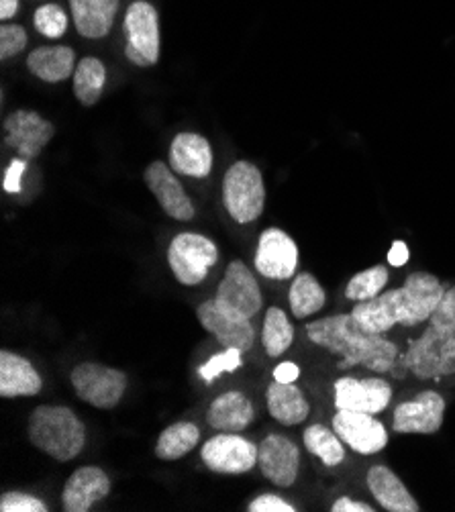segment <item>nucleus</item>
I'll list each match as a JSON object with an SVG mask.
<instances>
[{
    "instance_id": "20",
    "label": "nucleus",
    "mask_w": 455,
    "mask_h": 512,
    "mask_svg": "<svg viewBox=\"0 0 455 512\" xmlns=\"http://www.w3.org/2000/svg\"><path fill=\"white\" fill-rule=\"evenodd\" d=\"M170 166L182 176L207 178L213 170L211 143L198 133H180L170 145Z\"/></svg>"
},
{
    "instance_id": "25",
    "label": "nucleus",
    "mask_w": 455,
    "mask_h": 512,
    "mask_svg": "<svg viewBox=\"0 0 455 512\" xmlns=\"http://www.w3.org/2000/svg\"><path fill=\"white\" fill-rule=\"evenodd\" d=\"M268 413L282 425H300L311 415V404L300 388L284 382H272L266 392Z\"/></svg>"
},
{
    "instance_id": "14",
    "label": "nucleus",
    "mask_w": 455,
    "mask_h": 512,
    "mask_svg": "<svg viewBox=\"0 0 455 512\" xmlns=\"http://www.w3.org/2000/svg\"><path fill=\"white\" fill-rule=\"evenodd\" d=\"M196 317L202 329L213 333L221 345L239 349L241 353L254 347L256 329L251 325V319H241L227 313L215 302V298L202 302L196 309Z\"/></svg>"
},
{
    "instance_id": "9",
    "label": "nucleus",
    "mask_w": 455,
    "mask_h": 512,
    "mask_svg": "<svg viewBox=\"0 0 455 512\" xmlns=\"http://www.w3.org/2000/svg\"><path fill=\"white\" fill-rule=\"evenodd\" d=\"M200 459L215 474L239 476L256 468L258 447L237 433L221 431L202 445Z\"/></svg>"
},
{
    "instance_id": "13",
    "label": "nucleus",
    "mask_w": 455,
    "mask_h": 512,
    "mask_svg": "<svg viewBox=\"0 0 455 512\" xmlns=\"http://www.w3.org/2000/svg\"><path fill=\"white\" fill-rule=\"evenodd\" d=\"M335 406L337 411H356L378 415L392 400V388L382 378L356 380L351 376L335 382Z\"/></svg>"
},
{
    "instance_id": "37",
    "label": "nucleus",
    "mask_w": 455,
    "mask_h": 512,
    "mask_svg": "<svg viewBox=\"0 0 455 512\" xmlns=\"http://www.w3.org/2000/svg\"><path fill=\"white\" fill-rule=\"evenodd\" d=\"M429 323L449 329V331H455V286L443 292Z\"/></svg>"
},
{
    "instance_id": "5",
    "label": "nucleus",
    "mask_w": 455,
    "mask_h": 512,
    "mask_svg": "<svg viewBox=\"0 0 455 512\" xmlns=\"http://www.w3.org/2000/svg\"><path fill=\"white\" fill-rule=\"evenodd\" d=\"M223 200L227 213L241 225L254 223L264 213L266 186L262 172L251 162H237L223 180Z\"/></svg>"
},
{
    "instance_id": "11",
    "label": "nucleus",
    "mask_w": 455,
    "mask_h": 512,
    "mask_svg": "<svg viewBox=\"0 0 455 512\" xmlns=\"http://www.w3.org/2000/svg\"><path fill=\"white\" fill-rule=\"evenodd\" d=\"M445 417V400L435 390L417 394L415 400L394 408L392 429L400 435H433L441 429Z\"/></svg>"
},
{
    "instance_id": "38",
    "label": "nucleus",
    "mask_w": 455,
    "mask_h": 512,
    "mask_svg": "<svg viewBox=\"0 0 455 512\" xmlns=\"http://www.w3.org/2000/svg\"><path fill=\"white\" fill-rule=\"evenodd\" d=\"M247 510L249 512H294L296 508L276 494H264V496H258L256 500H251Z\"/></svg>"
},
{
    "instance_id": "29",
    "label": "nucleus",
    "mask_w": 455,
    "mask_h": 512,
    "mask_svg": "<svg viewBox=\"0 0 455 512\" xmlns=\"http://www.w3.org/2000/svg\"><path fill=\"white\" fill-rule=\"evenodd\" d=\"M200 441V431L194 423H174L170 425L156 443V455L164 462H176V459L188 455Z\"/></svg>"
},
{
    "instance_id": "3",
    "label": "nucleus",
    "mask_w": 455,
    "mask_h": 512,
    "mask_svg": "<svg viewBox=\"0 0 455 512\" xmlns=\"http://www.w3.org/2000/svg\"><path fill=\"white\" fill-rule=\"evenodd\" d=\"M29 441L58 462L78 457L86 443V427L68 406L43 404L29 417Z\"/></svg>"
},
{
    "instance_id": "10",
    "label": "nucleus",
    "mask_w": 455,
    "mask_h": 512,
    "mask_svg": "<svg viewBox=\"0 0 455 512\" xmlns=\"http://www.w3.org/2000/svg\"><path fill=\"white\" fill-rule=\"evenodd\" d=\"M215 302L227 313L241 319H254L264 304L256 276L239 260L227 266V272L217 288Z\"/></svg>"
},
{
    "instance_id": "36",
    "label": "nucleus",
    "mask_w": 455,
    "mask_h": 512,
    "mask_svg": "<svg viewBox=\"0 0 455 512\" xmlns=\"http://www.w3.org/2000/svg\"><path fill=\"white\" fill-rule=\"evenodd\" d=\"M3 512H47V504L25 492H7L0 498Z\"/></svg>"
},
{
    "instance_id": "40",
    "label": "nucleus",
    "mask_w": 455,
    "mask_h": 512,
    "mask_svg": "<svg viewBox=\"0 0 455 512\" xmlns=\"http://www.w3.org/2000/svg\"><path fill=\"white\" fill-rule=\"evenodd\" d=\"M409 262V247L404 241H394L392 249L388 251V264L394 268H402Z\"/></svg>"
},
{
    "instance_id": "21",
    "label": "nucleus",
    "mask_w": 455,
    "mask_h": 512,
    "mask_svg": "<svg viewBox=\"0 0 455 512\" xmlns=\"http://www.w3.org/2000/svg\"><path fill=\"white\" fill-rule=\"evenodd\" d=\"M43 388L41 376L27 357L11 351H0V396H37Z\"/></svg>"
},
{
    "instance_id": "26",
    "label": "nucleus",
    "mask_w": 455,
    "mask_h": 512,
    "mask_svg": "<svg viewBox=\"0 0 455 512\" xmlns=\"http://www.w3.org/2000/svg\"><path fill=\"white\" fill-rule=\"evenodd\" d=\"M27 68L43 82H64L76 72V54L72 47H37L27 58Z\"/></svg>"
},
{
    "instance_id": "4",
    "label": "nucleus",
    "mask_w": 455,
    "mask_h": 512,
    "mask_svg": "<svg viewBox=\"0 0 455 512\" xmlns=\"http://www.w3.org/2000/svg\"><path fill=\"white\" fill-rule=\"evenodd\" d=\"M402 366L419 380H439L455 374V331L431 325L411 341Z\"/></svg>"
},
{
    "instance_id": "30",
    "label": "nucleus",
    "mask_w": 455,
    "mask_h": 512,
    "mask_svg": "<svg viewBox=\"0 0 455 512\" xmlns=\"http://www.w3.org/2000/svg\"><path fill=\"white\" fill-rule=\"evenodd\" d=\"M294 341V327L288 319V315L278 309V306H272L266 313L264 319V331H262V343L264 349L270 357H280L284 355Z\"/></svg>"
},
{
    "instance_id": "39",
    "label": "nucleus",
    "mask_w": 455,
    "mask_h": 512,
    "mask_svg": "<svg viewBox=\"0 0 455 512\" xmlns=\"http://www.w3.org/2000/svg\"><path fill=\"white\" fill-rule=\"evenodd\" d=\"M25 168H27V160H23V158H17L9 164V168L5 172V182H3V188L7 192H19L21 190V178H23Z\"/></svg>"
},
{
    "instance_id": "19",
    "label": "nucleus",
    "mask_w": 455,
    "mask_h": 512,
    "mask_svg": "<svg viewBox=\"0 0 455 512\" xmlns=\"http://www.w3.org/2000/svg\"><path fill=\"white\" fill-rule=\"evenodd\" d=\"M111 494V478L96 466L78 468L64 486L62 504L66 512H88Z\"/></svg>"
},
{
    "instance_id": "27",
    "label": "nucleus",
    "mask_w": 455,
    "mask_h": 512,
    "mask_svg": "<svg viewBox=\"0 0 455 512\" xmlns=\"http://www.w3.org/2000/svg\"><path fill=\"white\" fill-rule=\"evenodd\" d=\"M325 300H327L325 290L313 274L305 272L294 278L288 292V302H290V311L296 319H307L319 313L325 306Z\"/></svg>"
},
{
    "instance_id": "8",
    "label": "nucleus",
    "mask_w": 455,
    "mask_h": 512,
    "mask_svg": "<svg viewBox=\"0 0 455 512\" xmlns=\"http://www.w3.org/2000/svg\"><path fill=\"white\" fill-rule=\"evenodd\" d=\"M70 382L80 400H84L94 408H103V411H111V408H115L127 390L125 372L100 366L94 362L76 366L72 370Z\"/></svg>"
},
{
    "instance_id": "24",
    "label": "nucleus",
    "mask_w": 455,
    "mask_h": 512,
    "mask_svg": "<svg viewBox=\"0 0 455 512\" xmlns=\"http://www.w3.org/2000/svg\"><path fill=\"white\" fill-rule=\"evenodd\" d=\"M70 11L80 35L105 37L119 13V0H70Z\"/></svg>"
},
{
    "instance_id": "7",
    "label": "nucleus",
    "mask_w": 455,
    "mask_h": 512,
    "mask_svg": "<svg viewBox=\"0 0 455 512\" xmlns=\"http://www.w3.org/2000/svg\"><path fill=\"white\" fill-rule=\"evenodd\" d=\"M123 31L127 35L125 56L139 68H149L160 60V19L158 11L145 0H137L125 15Z\"/></svg>"
},
{
    "instance_id": "28",
    "label": "nucleus",
    "mask_w": 455,
    "mask_h": 512,
    "mask_svg": "<svg viewBox=\"0 0 455 512\" xmlns=\"http://www.w3.org/2000/svg\"><path fill=\"white\" fill-rule=\"evenodd\" d=\"M107 80L105 64L96 58H84L74 72V96L84 107H94L103 96Z\"/></svg>"
},
{
    "instance_id": "41",
    "label": "nucleus",
    "mask_w": 455,
    "mask_h": 512,
    "mask_svg": "<svg viewBox=\"0 0 455 512\" xmlns=\"http://www.w3.org/2000/svg\"><path fill=\"white\" fill-rule=\"evenodd\" d=\"M331 510H333V512H374V508H372L370 504L360 502V500H351V498H347V496L335 500V504H333Z\"/></svg>"
},
{
    "instance_id": "43",
    "label": "nucleus",
    "mask_w": 455,
    "mask_h": 512,
    "mask_svg": "<svg viewBox=\"0 0 455 512\" xmlns=\"http://www.w3.org/2000/svg\"><path fill=\"white\" fill-rule=\"evenodd\" d=\"M19 9V0H0V19H13Z\"/></svg>"
},
{
    "instance_id": "42",
    "label": "nucleus",
    "mask_w": 455,
    "mask_h": 512,
    "mask_svg": "<svg viewBox=\"0 0 455 512\" xmlns=\"http://www.w3.org/2000/svg\"><path fill=\"white\" fill-rule=\"evenodd\" d=\"M298 376H300V370H298V366L292 364V362H284V364H280V366L274 370V380H276V382L292 384V382H296Z\"/></svg>"
},
{
    "instance_id": "22",
    "label": "nucleus",
    "mask_w": 455,
    "mask_h": 512,
    "mask_svg": "<svg viewBox=\"0 0 455 512\" xmlns=\"http://www.w3.org/2000/svg\"><path fill=\"white\" fill-rule=\"evenodd\" d=\"M256 413L251 400L241 392H225L213 400L207 413L209 427L223 433H241L254 423Z\"/></svg>"
},
{
    "instance_id": "23",
    "label": "nucleus",
    "mask_w": 455,
    "mask_h": 512,
    "mask_svg": "<svg viewBox=\"0 0 455 512\" xmlns=\"http://www.w3.org/2000/svg\"><path fill=\"white\" fill-rule=\"evenodd\" d=\"M368 488L372 496L378 500V504L390 512H419V502L411 496L400 482V478L386 466H374L368 472Z\"/></svg>"
},
{
    "instance_id": "32",
    "label": "nucleus",
    "mask_w": 455,
    "mask_h": 512,
    "mask_svg": "<svg viewBox=\"0 0 455 512\" xmlns=\"http://www.w3.org/2000/svg\"><path fill=\"white\" fill-rule=\"evenodd\" d=\"M388 280H390V276H388V268L386 266H374L370 270H364V272L356 274L347 282L345 298L356 300V302L372 300L374 296L382 294V290L388 284Z\"/></svg>"
},
{
    "instance_id": "1",
    "label": "nucleus",
    "mask_w": 455,
    "mask_h": 512,
    "mask_svg": "<svg viewBox=\"0 0 455 512\" xmlns=\"http://www.w3.org/2000/svg\"><path fill=\"white\" fill-rule=\"evenodd\" d=\"M443 286L429 272H413L404 286L358 302L351 315L368 331L384 335L394 325L415 327L431 319L443 296Z\"/></svg>"
},
{
    "instance_id": "17",
    "label": "nucleus",
    "mask_w": 455,
    "mask_h": 512,
    "mask_svg": "<svg viewBox=\"0 0 455 512\" xmlns=\"http://www.w3.org/2000/svg\"><path fill=\"white\" fill-rule=\"evenodd\" d=\"M333 431L341 437L343 443L362 455H374L388 443L384 425L368 413L337 411L333 417Z\"/></svg>"
},
{
    "instance_id": "35",
    "label": "nucleus",
    "mask_w": 455,
    "mask_h": 512,
    "mask_svg": "<svg viewBox=\"0 0 455 512\" xmlns=\"http://www.w3.org/2000/svg\"><path fill=\"white\" fill-rule=\"evenodd\" d=\"M27 45V31L21 25L5 23L0 27V58L9 60L23 51Z\"/></svg>"
},
{
    "instance_id": "2",
    "label": "nucleus",
    "mask_w": 455,
    "mask_h": 512,
    "mask_svg": "<svg viewBox=\"0 0 455 512\" xmlns=\"http://www.w3.org/2000/svg\"><path fill=\"white\" fill-rule=\"evenodd\" d=\"M309 339L341 357V370L364 366L370 372L386 374L394 368L398 347L384 335L368 331L351 313L323 317L307 325Z\"/></svg>"
},
{
    "instance_id": "6",
    "label": "nucleus",
    "mask_w": 455,
    "mask_h": 512,
    "mask_svg": "<svg viewBox=\"0 0 455 512\" xmlns=\"http://www.w3.org/2000/svg\"><path fill=\"white\" fill-rule=\"evenodd\" d=\"M219 260L217 245L198 233H180L168 249V264L176 280L184 286H198Z\"/></svg>"
},
{
    "instance_id": "16",
    "label": "nucleus",
    "mask_w": 455,
    "mask_h": 512,
    "mask_svg": "<svg viewBox=\"0 0 455 512\" xmlns=\"http://www.w3.org/2000/svg\"><path fill=\"white\" fill-rule=\"evenodd\" d=\"M258 466L262 474L280 488H290L300 470V451L292 439L284 435H268L258 445Z\"/></svg>"
},
{
    "instance_id": "15",
    "label": "nucleus",
    "mask_w": 455,
    "mask_h": 512,
    "mask_svg": "<svg viewBox=\"0 0 455 512\" xmlns=\"http://www.w3.org/2000/svg\"><path fill=\"white\" fill-rule=\"evenodd\" d=\"M298 266V247L282 229H266L256 251V268L264 278L290 280Z\"/></svg>"
},
{
    "instance_id": "31",
    "label": "nucleus",
    "mask_w": 455,
    "mask_h": 512,
    "mask_svg": "<svg viewBox=\"0 0 455 512\" xmlns=\"http://www.w3.org/2000/svg\"><path fill=\"white\" fill-rule=\"evenodd\" d=\"M302 439H305V447L313 455H317L327 468H335L345 459V449H343L341 437L323 425L307 427Z\"/></svg>"
},
{
    "instance_id": "33",
    "label": "nucleus",
    "mask_w": 455,
    "mask_h": 512,
    "mask_svg": "<svg viewBox=\"0 0 455 512\" xmlns=\"http://www.w3.org/2000/svg\"><path fill=\"white\" fill-rule=\"evenodd\" d=\"M33 23L41 35L56 39V37H62L68 29V15L60 5H43L35 11Z\"/></svg>"
},
{
    "instance_id": "34",
    "label": "nucleus",
    "mask_w": 455,
    "mask_h": 512,
    "mask_svg": "<svg viewBox=\"0 0 455 512\" xmlns=\"http://www.w3.org/2000/svg\"><path fill=\"white\" fill-rule=\"evenodd\" d=\"M241 351L239 349H233V347H227L223 353H217L213 355L211 360L198 368V376L205 380L207 384H213L215 378L223 372H235L243 362H241Z\"/></svg>"
},
{
    "instance_id": "12",
    "label": "nucleus",
    "mask_w": 455,
    "mask_h": 512,
    "mask_svg": "<svg viewBox=\"0 0 455 512\" xmlns=\"http://www.w3.org/2000/svg\"><path fill=\"white\" fill-rule=\"evenodd\" d=\"M3 131H5V143L17 149L19 156L27 162L35 160L45 149V145L56 135V127L45 117L25 109L15 111L5 119Z\"/></svg>"
},
{
    "instance_id": "18",
    "label": "nucleus",
    "mask_w": 455,
    "mask_h": 512,
    "mask_svg": "<svg viewBox=\"0 0 455 512\" xmlns=\"http://www.w3.org/2000/svg\"><path fill=\"white\" fill-rule=\"evenodd\" d=\"M143 178H145V184L151 190V194H154L156 200L160 202V207L166 211V215H170L176 221H184V223L192 221L194 207H192L186 190L172 174L170 166H166L164 162H151L147 166Z\"/></svg>"
}]
</instances>
